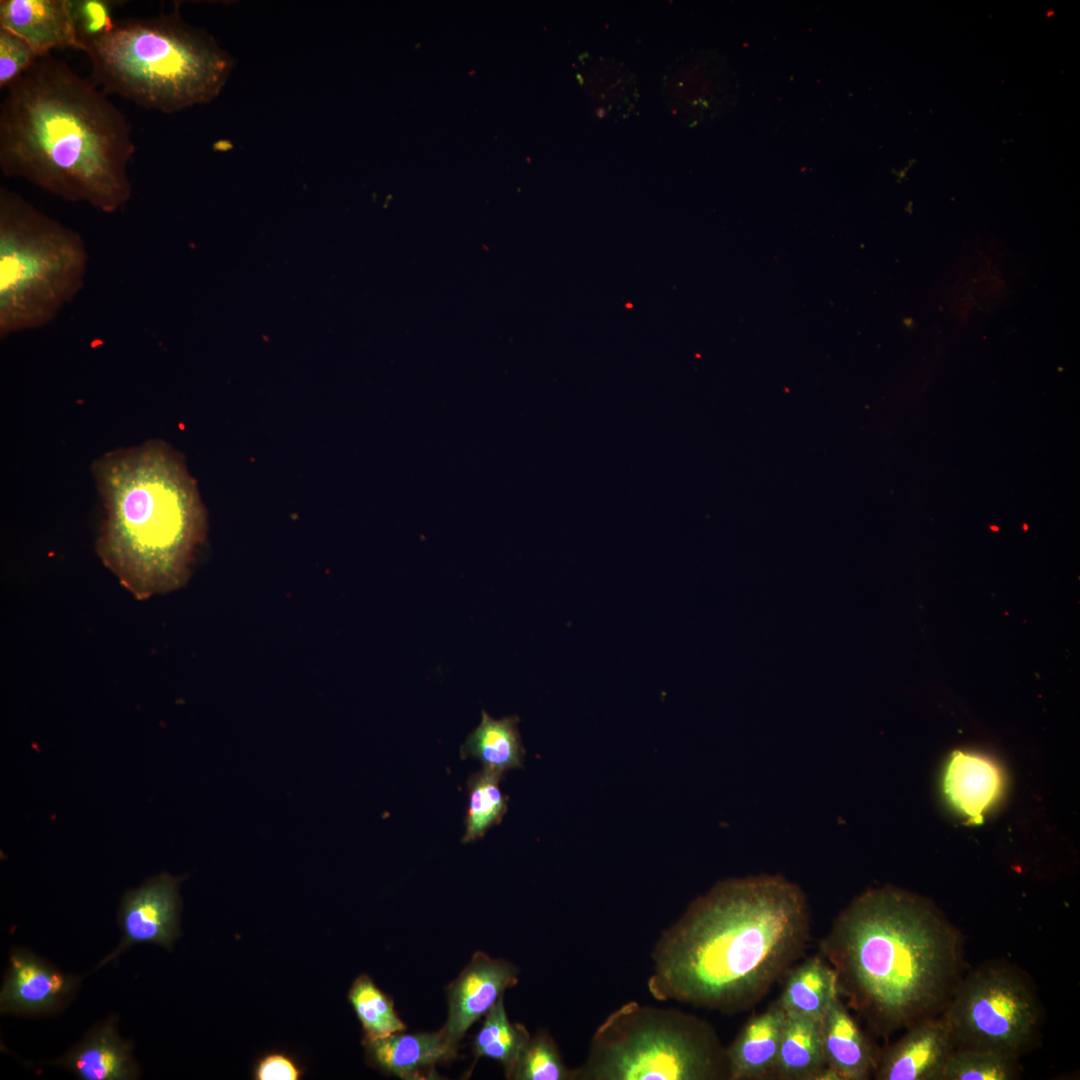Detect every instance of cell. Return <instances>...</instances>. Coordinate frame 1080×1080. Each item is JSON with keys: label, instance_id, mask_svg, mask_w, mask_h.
I'll return each instance as SVG.
<instances>
[{"label": "cell", "instance_id": "obj_11", "mask_svg": "<svg viewBox=\"0 0 1080 1080\" xmlns=\"http://www.w3.org/2000/svg\"><path fill=\"white\" fill-rule=\"evenodd\" d=\"M955 1049L942 1014L926 1017L906 1028L905 1034L880 1053L876 1080H941Z\"/></svg>", "mask_w": 1080, "mask_h": 1080}, {"label": "cell", "instance_id": "obj_32", "mask_svg": "<svg viewBox=\"0 0 1080 1080\" xmlns=\"http://www.w3.org/2000/svg\"><path fill=\"white\" fill-rule=\"evenodd\" d=\"M810 1080H843V1078L837 1070L824 1065L812 1075Z\"/></svg>", "mask_w": 1080, "mask_h": 1080}, {"label": "cell", "instance_id": "obj_10", "mask_svg": "<svg viewBox=\"0 0 1080 1080\" xmlns=\"http://www.w3.org/2000/svg\"><path fill=\"white\" fill-rule=\"evenodd\" d=\"M517 983L518 969L512 963L475 952L446 988L448 1016L442 1028L449 1040L458 1046L467 1030Z\"/></svg>", "mask_w": 1080, "mask_h": 1080}, {"label": "cell", "instance_id": "obj_17", "mask_svg": "<svg viewBox=\"0 0 1080 1080\" xmlns=\"http://www.w3.org/2000/svg\"><path fill=\"white\" fill-rule=\"evenodd\" d=\"M786 1017L776 1001L744 1024L726 1049L728 1079L757 1080L772 1075Z\"/></svg>", "mask_w": 1080, "mask_h": 1080}, {"label": "cell", "instance_id": "obj_28", "mask_svg": "<svg viewBox=\"0 0 1080 1080\" xmlns=\"http://www.w3.org/2000/svg\"><path fill=\"white\" fill-rule=\"evenodd\" d=\"M584 83L588 85L591 97L598 103L599 110L607 113L622 111L626 106L631 109L634 102V82L628 70L614 62L600 61L585 74Z\"/></svg>", "mask_w": 1080, "mask_h": 1080}, {"label": "cell", "instance_id": "obj_24", "mask_svg": "<svg viewBox=\"0 0 1080 1080\" xmlns=\"http://www.w3.org/2000/svg\"><path fill=\"white\" fill-rule=\"evenodd\" d=\"M348 1000L361 1023L364 1040L382 1038L406 1030L392 998L368 975L362 974L354 980L348 992Z\"/></svg>", "mask_w": 1080, "mask_h": 1080}, {"label": "cell", "instance_id": "obj_18", "mask_svg": "<svg viewBox=\"0 0 1080 1080\" xmlns=\"http://www.w3.org/2000/svg\"><path fill=\"white\" fill-rule=\"evenodd\" d=\"M132 1051L131 1043L118 1036L110 1019L50 1065L64 1067L83 1080H131L139 1075Z\"/></svg>", "mask_w": 1080, "mask_h": 1080}, {"label": "cell", "instance_id": "obj_13", "mask_svg": "<svg viewBox=\"0 0 1080 1080\" xmlns=\"http://www.w3.org/2000/svg\"><path fill=\"white\" fill-rule=\"evenodd\" d=\"M366 1062L386 1075L404 1080L438 1079L435 1068L457 1055L443 1028L436 1032H397L386 1037L362 1040Z\"/></svg>", "mask_w": 1080, "mask_h": 1080}, {"label": "cell", "instance_id": "obj_30", "mask_svg": "<svg viewBox=\"0 0 1080 1080\" xmlns=\"http://www.w3.org/2000/svg\"><path fill=\"white\" fill-rule=\"evenodd\" d=\"M39 57L23 39L0 28V88H9Z\"/></svg>", "mask_w": 1080, "mask_h": 1080}, {"label": "cell", "instance_id": "obj_25", "mask_svg": "<svg viewBox=\"0 0 1080 1080\" xmlns=\"http://www.w3.org/2000/svg\"><path fill=\"white\" fill-rule=\"evenodd\" d=\"M502 776L483 768L469 778L463 843L483 837L489 828L501 822L507 811V797L499 787Z\"/></svg>", "mask_w": 1080, "mask_h": 1080}, {"label": "cell", "instance_id": "obj_26", "mask_svg": "<svg viewBox=\"0 0 1080 1080\" xmlns=\"http://www.w3.org/2000/svg\"><path fill=\"white\" fill-rule=\"evenodd\" d=\"M1019 1076L1018 1058L988 1049L955 1047L941 1080H1014Z\"/></svg>", "mask_w": 1080, "mask_h": 1080}, {"label": "cell", "instance_id": "obj_16", "mask_svg": "<svg viewBox=\"0 0 1080 1080\" xmlns=\"http://www.w3.org/2000/svg\"><path fill=\"white\" fill-rule=\"evenodd\" d=\"M826 1065L843 1080H866L874 1075L880 1053L838 998L819 1021Z\"/></svg>", "mask_w": 1080, "mask_h": 1080}, {"label": "cell", "instance_id": "obj_9", "mask_svg": "<svg viewBox=\"0 0 1080 1080\" xmlns=\"http://www.w3.org/2000/svg\"><path fill=\"white\" fill-rule=\"evenodd\" d=\"M184 879L161 873L124 895L119 913L122 941L98 967L135 944L150 943L171 949L179 936V886Z\"/></svg>", "mask_w": 1080, "mask_h": 1080}, {"label": "cell", "instance_id": "obj_2", "mask_svg": "<svg viewBox=\"0 0 1080 1080\" xmlns=\"http://www.w3.org/2000/svg\"><path fill=\"white\" fill-rule=\"evenodd\" d=\"M0 105V168L105 213L132 197L136 147L120 110L64 60L40 56Z\"/></svg>", "mask_w": 1080, "mask_h": 1080}, {"label": "cell", "instance_id": "obj_21", "mask_svg": "<svg viewBox=\"0 0 1080 1080\" xmlns=\"http://www.w3.org/2000/svg\"><path fill=\"white\" fill-rule=\"evenodd\" d=\"M518 722L516 716L493 719L482 711L480 724L461 746V757H474L483 764L484 769L501 775L509 769L521 767L524 749Z\"/></svg>", "mask_w": 1080, "mask_h": 1080}, {"label": "cell", "instance_id": "obj_1", "mask_svg": "<svg viewBox=\"0 0 1080 1080\" xmlns=\"http://www.w3.org/2000/svg\"><path fill=\"white\" fill-rule=\"evenodd\" d=\"M810 931L806 897L786 878L721 881L664 933L649 989L657 999L740 1012L788 972Z\"/></svg>", "mask_w": 1080, "mask_h": 1080}, {"label": "cell", "instance_id": "obj_22", "mask_svg": "<svg viewBox=\"0 0 1080 1080\" xmlns=\"http://www.w3.org/2000/svg\"><path fill=\"white\" fill-rule=\"evenodd\" d=\"M824 1065L819 1021L787 1015L771 1076L780 1080H810Z\"/></svg>", "mask_w": 1080, "mask_h": 1080}, {"label": "cell", "instance_id": "obj_29", "mask_svg": "<svg viewBox=\"0 0 1080 1080\" xmlns=\"http://www.w3.org/2000/svg\"><path fill=\"white\" fill-rule=\"evenodd\" d=\"M114 5V2L103 0H72V15L80 51H84L89 41L114 26Z\"/></svg>", "mask_w": 1080, "mask_h": 1080}, {"label": "cell", "instance_id": "obj_3", "mask_svg": "<svg viewBox=\"0 0 1080 1080\" xmlns=\"http://www.w3.org/2000/svg\"><path fill=\"white\" fill-rule=\"evenodd\" d=\"M840 993L882 1037L942 1014L963 970V939L929 900L893 887L856 897L821 940Z\"/></svg>", "mask_w": 1080, "mask_h": 1080}, {"label": "cell", "instance_id": "obj_5", "mask_svg": "<svg viewBox=\"0 0 1080 1080\" xmlns=\"http://www.w3.org/2000/svg\"><path fill=\"white\" fill-rule=\"evenodd\" d=\"M83 52L105 91L169 114L213 101L234 65L210 34L177 11L116 21Z\"/></svg>", "mask_w": 1080, "mask_h": 1080}, {"label": "cell", "instance_id": "obj_31", "mask_svg": "<svg viewBox=\"0 0 1080 1080\" xmlns=\"http://www.w3.org/2000/svg\"><path fill=\"white\" fill-rule=\"evenodd\" d=\"M304 1070L291 1056L282 1052H271L262 1056L254 1066L253 1078L256 1080H298Z\"/></svg>", "mask_w": 1080, "mask_h": 1080}, {"label": "cell", "instance_id": "obj_8", "mask_svg": "<svg viewBox=\"0 0 1080 1080\" xmlns=\"http://www.w3.org/2000/svg\"><path fill=\"white\" fill-rule=\"evenodd\" d=\"M955 1047L1014 1058L1036 1044L1042 1010L1028 976L1011 964L988 962L962 976L942 1012Z\"/></svg>", "mask_w": 1080, "mask_h": 1080}, {"label": "cell", "instance_id": "obj_14", "mask_svg": "<svg viewBox=\"0 0 1080 1080\" xmlns=\"http://www.w3.org/2000/svg\"><path fill=\"white\" fill-rule=\"evenodd\" d=\"M664 94L676 116L687 120L711 117L729 103V77L715 58L683 57L666 73Z\"/></svg>", "mask_w": 1080, "mask_h": 1080}, {"label": "cell", "instance_id": "obj_20", "mask_svg": "<svg viewBox=\"0 0 1080 1080\" xmlns=\"http://www.w3.org/2000/svg\"><path fill=\"white\" fill-rule=\"evenodd\" d=\"M840 995L836 971L824 958L814 956L788 970L777 1002L786 1015L820 1021Z\"/></svg>", "mask_w": 1080, "mask_h": 1080}, {"label": "cell", "instance_id": "obj_15", "mask_svg": "<svg viewBox=\"0 0 1080 1080\" xmlns=\"http://www.w3.org/2000/svg\"><path fill=\"white\" fill-rule=\"evenodd\" d=\"M0 28L23 39L39 56L56 49L80 51L72 0H1Z\"/></svg>", "mask_w": 1080, "mask_h": 1080}, {"label": "cell", "instance_id": "obj_27", "mask_svg": "<svg viewBox=\"0 0 1080 1080\" xmlns=\"http://www.w3.org/2000/svg\"><path fill=\"white\" fill-rule=\"evenodd\" d=\"M515 1080L575 1079V1071L567 1069L553 1039L541 1033L530 1037L513 1070Z\"/></svg>", "mask_w": 1080, "mask_h": 1080}, {"label": "cell", "instance_id": "obj_4", "mask_svg": "<svg viewBox=\"0 0 1080 1080\" xmlns=\"http://www.w3.org/2000/svg\"><path fill=\"white\" fill-rule=\"evenodd\" d=\"M93 475L104 505L97 552L137 599L186 583L207 531L196 482L162 440L111 451Z\"/></svg>", "mask_w": 1080, "mask_h": 1080}, {"label": "cell", "instance_id": "obj_12", "mask_svg": "<svg viewBox=\"0 0 1080 1080\" xmlns=\"http://www.w3.org/2000/svg\"><path fill=\"white\" fill-rule=\"evenodd\" d=\"M77 981L27 950H13L1 988L0 1011L27 1015L53 1012L66 1002Z\"/></svg>", "mask_w": 1080, "mask_h": 1080}, {"label": "cell", "instance_id": "obj_23", "mask_svg": "<svg viewBox=\"0 0 1080 1080\" xmlns=\"http://www.w3.org/2000/svg\"><path fill=\"white\" fill-rule=\"evenodd\" d=\"M530 1037L524 1026L509 1021L502 996L485 1015L482 1027L474 1038L475 1062L482 1057L493 1059L503 1066L506 1078L511 1079L521 1051Z\"/></svg>", "mask_w": 1080, "mask_h": 1080}, {"label": "cell", "instance_id": "obj_19", "mask_svg": "<svg viewBox=\"0 0 1080 1080\" xmlns=\"http://www.w3.org/2000/svg\"><path fill=\"white\" fill-rule=\"evenodd\" d=\"M1002 775L989 758L955 751L944 773L943 788L953 807L971 822L979 823L1002 790Z\"/></svg>", "mask_w": 1080, "mask_h": 1080}, {"label": "cell", "instance_id": "obj_6", "mask_svg": "<svg viewBox=\"0 0 1080 1080\" xmlns=\"http://www.w3.org/2000/svg\"><path fill=\"white\" fill-rule=\"evenodd\" d=\"M88 252L74 229L0 188V336L51 323L84 286Z\"/></svg>", "mask_w": 1080, "mask_h": 1080}, {"label": "cell", "instance_id": "obj_7", "mask_svg": "<svg viewBox=\"0 0 1080 1080\" xmlns=\"http://www.w3.org/2000/svg\"><path fill=\"white\" fill-rule=\"evenodd\" d=\"M576 1078L728 1079L726 1049L713 1028L694 1016L631 1003L598 1028Z\"/></svg>", "mask_w": 1080, "mask_h": 1080}]
</instances>
